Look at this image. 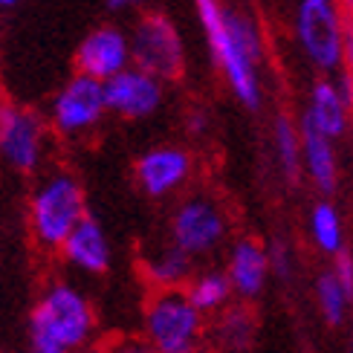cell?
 Listing matches in <instances>:
<instances>
[{"instance_id": "6da1fadb", "label": "cell", "mask_w": 353, "mask_h": 353, "mask_svg": "<svg viewBox=\"0 0 353 353\" xmlns=\"http://www.w3.org/2000/svg\"><path fill=\"white\" fill-rule=\"evenodd\" d=\"M194 9L214 67H220L234 99L246 110H258L263 101L258 67L267 58V41L258 21L246 12L223 6L220 0H194Z\"/></svg>"}, {"instance_id": "7a4b0ae2", "label": "cell", "mask_w": 353, "mask_h": 353, "mask_svg": "<svg viewBox=\"0 0 353 353\" xmlns=\"http://www.w3.org/2000/svg\"><path fill=\"white\" fill-rule=\"evenodd\" d=\"M96 336V310L84 292L70 281L43 287L29 313L32 353H81Z\"/></svg>"}, {"instance_id": "3957f363", "label": "cell", "mask_w": 353, "mask_h": 353, "mask_svg": "<svg viewBox=\"0 0 353 353\" xmlns=\"http://www.w3.org/2000/svg\"><path fill=\"white\" fill-rule=\"evenodd\" d=\"M84 214V188L70 171H50L29 197V229L41 249H61Z\"/></svg>"}, {"instance_id": "277c9868", "label": "cell", "mask_w": 353, "mask_h": 353, "mask_svg": "<svg viewBox=\"0 0 353 353\" xmlns=\"http://www.w3.org/2000/svg\"><path fill=\"white\" fill-rule=\"evenodd\" d=\"M142 330L154 353H200L205 319L188 304L183 290H157L145 301Z\"/></svg>"}, {"instance_id": "5b68a950", "label": "cell", "mask_w": 353, "mask_h": 353, "mask_svg": "<svg viewBox=\"0 0 353 353\" xmlns=\"http://www.w3.org/2000/svg\"><path fill=\"white\" fill-rule=\"evenodd\" d=\"M130 67L148 72L157 81H174L185 70V43L176 23L159 12L142 14L128 32Z\"/></svg>"}, {"instance_id": "8992f818", "label": "cell", "mask_w": 353, "mask_h": 353, "mask_svg": "<svg viewBox=\"0 0 353 353\" xmlns=\"http://www.w3.org/2000/svg\"><path fill=\"white\" fill-rule=\"evenodd\" d=\"M345 12L336 0H301L296 12V41L304 58L321 72H339L347 38Z\"/></svg>"}, {"instance_id": "52a82bcc", "label": "cell", "mask_w": 353, "mask_h": 353, "mask_svg": "<svg viewBox=\"0 0 353 353\" xmlns=\"http://www.w3.org/2000/svg\"><path fill=\"white\" fill-rule=\"evenodd\" d=\"M229 238V214L214 197L191 194L174 209L168 220V243L191 261L217 252Z\"/></svg>"}, {"instance_id": "ba28073f", "label": "cell", "mask_w": 353, "mask_h": 353, "mask_svg": "<svg viewBox=\"0 0 353 353\" xmlns=\"http://www.w3.org/2000/svg\"><path fill=\"white\" fill-rule=\"evenodd\" d=\"M47 154V122L32 108L0 99V159L21 171L32 174Z\"/></svg>"}, {"instance_id": "9c48e42d", "label": "cell", "mask_w": 353, "mask_h": 353, "mask_svg": "<svg viewBox=\"0 0 353 353\" xmlns=\"http://www.w3.org/2000/svg\"><path fill=\"white\" fill-rule=\"evenodd\" d=\"M108 116L105 105V84L87 76H72L61 84V90L52 96L50 105V125L61 137H84L101 125Z\"/></svg>"}, {"instance_id": "30bf717a", "label": "cell", "mask_w": 353, "mask_h": 353, "mask_svg": "<svg viewBox=\"0 0 353 353\" xmlns=\"http://www.w3.org/2000/svg\"><path fill=\"white\" fill-rule=\"evenodd\" d=\"M194 174V157H191L180 145H157L139 154L134 176L137 185L142 188V194H148L154 200H165L176 194Z\"/></svg>"}, {"instance_id": "8fae6325", "label": "cell", "mask_w": 353, "mask_h": 353, "mask_svg": "<svg viewBox=\"0 0 353 353\" xmlns=\"http://www.w3.org/2000/svg\"><path fill=\"white\" fill-rule=\"evenodd\" d=\"M130 67V43H128V32L119 26H96L90 29L79 50H76V72L96 81H110L113 76H119L122 70Z\"/></svg>"}, {"instance_id": "7c38bea8", "label": "cell", "mask_w": 353, "mask_h": 353, "mask_svg": "<svg viewBox=\"0 0 353 353\" xmlns=\"http://www.w3.org/2000/svg\"><path fill=\"white\" fill-rule=\"evenodd\" d=\"M165 101V84L157 81L148 72L137 67L122 70L119 76L105 81V105L108 113H116L122 119H148Z\"/></svg>"}, {"instance_id": "4fadbf2b", "label": "cell", "mask_w": 353, "mask_h": 353, "mask_svg": "<svg viewBox=\"0 0 353 353\" xmlns=\"http://www.w3.org/2000/svg\"><path fill=\"white\" fill-rule=\"evenodd\" d=\"M226 278L232 292L241 301L258 299L270 281V261H267V243H261L252 234H243L229 246L226 258Z\"/></svg>"}, {"instance_id": "5bb4252c", "label": "cell", "mask_w": 353, "mask_h": 353, "mask_svg": "<svg viewBox=\"0 0 353 353\" xmlns=\"http://www.w3.org/2000/svg\"><path fill=\"white\" fill-rule=\"evenodd\" d=\"M58 252H61V258L72 270H79L84 275H105L110 270V261H113L108 232L90 214L81 217V223L67 234V241L61 243Z\"/></svg>"}, {"instance_id": "9a60e30c", "label": "cell", "mask_w": 353, "mask_h": 353, "mask_svg": "<svg viewBox=\"0 0 353 353\" xmlns=\"http://www.w3.org/2000/svg\"><path fill=\"white\" fill-rule=\"evenodd\" d=\"M301 125L313 128L316 134L327 137L330 142L342 139L350 125H353V110L342 101L339 90H336L333 79H319L310 87V96H307V108L301 113Z\"/></svg>"}, {"instance_id": "2e32d148", "label": "cell", "mask_w": 353, "mask_h": 353, "mask_svg": "<svg viewBox=\"0 0 353 353\" xmlns=\"http://www.w3.org/2000/svg\"><path fill=\"white\" fill-rule=\"evenodd\" d=\"M301 134V174H307L321 194H336L339 188V154H336V142L327 137L316 134L313 128L299 122Z\"/></svg>"}, {"instance_id": "e0dca14e", "label": "cell", "mask_w": 353, "mask_h": 353, "mask_svg": "<svg viewBox=\"0 0 353 353\" xmlns=\"http://www.w3.org/2000/svg\"><path fill=\"white\" fill-rule=\"evenodd\" d=\"M194 275V261L180 252L174 243H165L142 258V278L157 290H183Z\"/></svg>"}, {"instance_id": "ac0fdd59", "label": "cell", "mask_w": 353, "mask_h": 353, "mask_svg": "<svg viewBox=\"0 0 353 353\" xmlns=\"http://www.w3.org/2000/svg\"><path fill=\"white\" fill-rule=\"evenodd\" d=\"M255 333H258V319L246 301L229 304L226 310L217 313L214 321V342L220 347L217 353H249Z\"/></svg>"}, {"instance_id": "d6986e66", "label": "cell", "mask_w": 353, "mask_h": 353, "mask_svg": "<svg viewBox=\"0 0 353 353\" xmlns=\"http://www.w3.org/2000/svg\"><path fill=\"white\" fill-rule=\"evenodd\" d=\"M188 304L205 319V316H217L220 310H226L232 304V284L223 270H205L191 275V281L183 287Z\"/></svg>"}, {"instance_id": "ffe728a7", "label": "cell", "mask_w": 353, "mask_h": 353, "mask_svg": "<svg viewBox=\"0 0 353 353\" xmlns=\"http://www.w3.org/2000/svg\"><path fill=\"white\" fill-rule=\"evenodd\" d=\"M307 232H310V241L319 252H325L330 258L345 249V220H342V212L336 209V203L330 200H319L310 209Z\"/></svg>"}, {"instance_id": "44dd1931", "label": "cell", "mask_w": 353, "mask_h": 353, "mask_svg": "<svg viewBox=\"0 0 353 353\" xmlns=\"http://www.w3.org/2000/svg\"><path fill=\"white\" fill-rule=\"evenodd\" d=\"M272 145H275V157L281 165L284 180L296 185L301 180V134L299 125L290 116H278L272 125Z\"/></svg>"}, {"instance_id": "7402d4cb", "label": "cell", "mask_w": 353, "mask_h": 353, "mask_svg": "<svg viewBox=\"0 0 353 353\" xmlns=\"http://www.w3.org/2000/svg\"><path fill=\"white\" fill-rule=\"evenodd\" d=\"M316 304H319V313L321 319L327 321L330 327H342L345 319H347V310H350V301L342 292V287L336 284V278L327 272H321L316 278Z\"/></svg>"}, {"instance_id": "603a6c76", "label": "cell", "mask_w": 353, "mask_h": 353, "mask_svg": "<svg viewBox=\"0 0 353 353\" xmlns=\"http://www.w3.org/2000/svg\"><path fill=\"white\" fill-rule=\"evenodd\" d=\"M267 261H270V275L281 278V281H287L292 275V249L287 241L275 238L272 243H267Z\"/></svg>"}, {"instance_id": "cb8c5ba5", "label": "cell", "mask_w": 353, "mask_h": 353, "mask_svg": "<svg viewBox=\"0 0 353 353\" xmlns=\"http://www.w3.org/2000/svg\"><path fill=\"white\" fill-rule=\"evenodd\" d=\"M330 275L336 278V284L342 287V292L347 296V301L353 304V255L347 249H342L339 255H333V270Z\"/></svg>"}, {"instance_id": "d4e9b609", "label": "cell", "mask_w": 353, "mask_h": 353, "mask_svg": "<svg viewBox=\"0 0 353 353\" xmlns=\"http://www.w3.org/2000/svg\"><path fill=\"white\" fill-rule=\"evenodd\" d=\"M99 353H154V347L142 336H119L99 347Z\"/></svg>"}, {"instance_id": "484cf974", "label": "cell", "mask_w": 353, "mask_h": 353, "mask_svg": "<svg viewBox=\"0 0 353 353\" xmlns=\"http://www.w3.org/2000/svg\"><path fill=\"white\" fill-rule=\"evenodd\" d=\"M185 130L194 137H203L205 130H209V116H205V110H191L185 116Z\"/></svg>"}, {"instance_id": "4316f807", "label": "cell", "mask_w": 353, "mask_h": 353, "mask_svg": "<svg viewBox=\"0 0 353 353\" xmlns=\"http://www.w3.org/2000/svg\"><path fill=\"white\" fill-rule=\"evenodd\" d=\"M345 76L353 81V32H347L345 38V50H342V67H339Z\"/></svg>"}, {"instance_id": "83f0119b", "label": "cell", "mask_w": 353, "mask_h": 353, "mask_svg": "<svg viewBox=\"0 0 353 353\" xmlns=\"http://www.w3.org/2000/svg\"><path fill=\"white\" fill-rule=\"evenodd\" d=\"M139 0H108V9L113 12H125V9H134Z\"/></svg>"}, {"instance_id": "f1b7e54d", "label": "cell", "mask_w": 353, "mask_h": 353, "mask_svg": "<svg viewBox=\"0 0 353 353\" xmlns=\"http://www.w3.org/2000/svg\"><path fill=\"white\" fill-rule=\"evenodd\" d=\"M336 3H339L342 12H353V0H336Z\"/></svg>"}, {"instance_id": "f546056e", "label": "cell", "mask_w": 353, "mask_h": 353, "mask_svg": "<svg viewBox=\"0 0 353 353\" xmlns=\"http://www.w3.org/2000/svg\"><path fill=\"white\" fill-rule=\"evenodd\" d=\"M18 0H0V9H9V6H14Z\"/></svg>"}, {"instance_id": "4dcf8cb0", "label": "cell", "mask_w": 353, "mask_h": 353, "mask_svg": "<svg viewBox=\"0 0 353 353\" xmlns=\"http://www.w3.org/2000/svg\"><path fill=\"white\" fill-rule=\"evenodd\" d=\"M81 353H99V347H84Z\"/></svg>"}, {"instance_id": "1f68e13d", "label": "cell", "mask_w": 353, "mask_h": 353, "mask_svg": "<svg viewBox=\"0 0 353 353\" xmlns=\"http://www.w3.org/2000/svg\"><path fill=\"white\" fill-rule=\"evenodd\" d=\"M200 353H217V350H200Z\"/></svg>"}, {"instance_id": "d6a6232c", "label": "cell", "mask_w": 353, "mask_h": 353, "mask_svg": "<svg viewBox=\"0 0 353 353\" xmlns=\"http://www.w3.org/2000/svg\"><path fill=\"white\" fill-rule=\"evenodd\" d=\"M350 18H353V12H350ZM350 32H353V29H350Z\"/></svg>"}]
</instances>
